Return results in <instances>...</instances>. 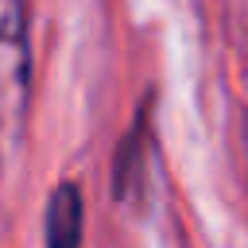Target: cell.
I'll return each instance as SVG.
<instances>
[{
	"instance_id": "7a4b0ae2",
	"label": "cell",
	"mask_w": 248,
	"mask_h": 248,
	"mask_svg": "<svg viewBox=\"0 0 248 248\" xmlns=\"http://www.w3.org/2000/svg\"><path fill=\"white\" fill-rule=\"evenodd\" d=\"M81 190L62 182L46 202V248H81Z\"/></svg>"
},
{
	"instance_id": "6da1fadb",
	"label": "cell",
	"mask_w": 248,
	"mask_h": 248,
	"mask_svg": "<svg viewBox=\"0 0 248 248\" xmlns=\"http://www.w3.org/2000/svg\"><path fill=\"white\" fill-rule=\"evenodd\" d=\"M31 105V46L27 4L0 0V167L19 155Z\"/></svg>"
}]
</instances>
